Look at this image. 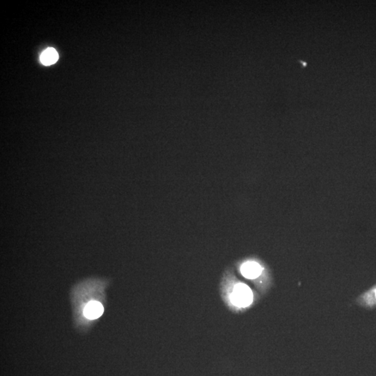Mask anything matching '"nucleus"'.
I'll return each instance as SVG.
<instances>
[{
  "label": "nucleus",
  "mask_w": 376,
  "mask_h": 376,
  "mask_svg": "<svg viewBox=\"0 0 376 376\" xmlns=\"http://www.w3.org/2000/svg\"></svg>",
  "instance_id": "39448f33"
},
{
  "label": "nucleus",
  "mask_w": 376,
  "mask_h": 376,
  "mask_svg": "<svg viewBox=\"0 0 376 376\" xmlns=\"http://www.w3.org/2000/svg\"><path fill=\"white\" fill-rule=\"evenodd\" d=\"M253 294L251 289L244 284L236 285L231 294L233 304L241 307H247L252 303Z\"/></svg>",
  "instance_id": "f257e3e1"
},
{
  "label": "nucleus",
  "mask_w": 376,
  "mask_h": 376,
  "mask_svg": "<svg viewBox=\"0 0 376 376\" xmlns=\"http://www.w3.org/2000/svg\"><path fill=\"white\" fill-rule=\"evenodd\" d=\"M59 59L57 52L54 48H49L43 52L41 56V61L43 64L48 66L56 62Z\"/></svg>",
  "instance_id": "20e7f679"
},
{
  "label": "nucleus",
  "mask_w": 376,
  "mask_h": 376,
  "mask_svg": "<svg viewBox=\"0 0 376 376\" xmlns=\"http://www.w3.org/2000/svg\"><path fill=\"white\" fill-rule=\"evenodd\" d=\"M103 311H104V308L102 304L96 301H93L86 304L84 308V314L87 319L94 320L101 317L103 314Z\"/></svg>",
  "instance_id": "7ed1b4c3"
},
{
  "label": "nucleus",
  "mask_w": 376,
  "mask_h": 376,
  "mask_svg": "<svg viewBox=\"0 0 376 376\" xmlns=\"http://www.w3.org/2000/svg\"><path fill=\"white\" fill-rule=\"evenodd\" d=\"M241 273L248 279H255L261 274V266L254 261H248L241 266Z\"/></svg>",
  "instance_id": "f03ea898"
}]
</instances>
